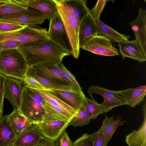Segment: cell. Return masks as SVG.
<instances>
[{"instance_id": "cell-1", "label": "cell", "mask_w": 146, "mask_h": 146, "mask_svg": "<svg viewBox=\"0 0 146 146\" xmlns=\"http://www.w3.org/2000/svg\"><path fill=\"white\" fill-rule=\"evenodd\" d=\"M17 50L24 57L28 68L42 64L58 63L70 54L49 39L38 45L21 46Z\"/></svg>"}, {"instance_id": "cell-2", "label": "cell", "mask_w": 146, "mask_h": 146, "mask_svg": "<svg viewBox=\"0 0 146 146\" xmlns=\"http://www.w3.org/2000/svg\"><path fill=\"white\" fill-rule=\"evenodd\" d=\"M43 99L37 90L25 87L19 109L32 124L42 121L45 113Z\"/></svg>"}, {"instance_id": "cell-3", "label": "cell", "mask_w": 146, "mask_h": 146, "mask_svg": "<svg viewBox=\"0 0 146 146\" xmlns=\"http://www.w3.org/2000/svg\"><path fill=\"white\" fill-rule=\"evenodd\" d=\"M56 4L58 13L68 35L71 48V54L78 58L80 48L78 39L79 24L66 0H53Z\"/></svg>"}, {"instance_id": "cell-4", "label": "cell", "mask_w": 146, "mask_h": 146, "mask_svg": "<svg viewBox=\"0 0 146 146\" xmlns=\"http://www.w3.org/2000/svg\"><path fill=\"white\" fill-rule=\"evenodd\" d=\"M47 32L46 28L37 25H27L21 29L0 33V42L12 40L19 42L22 46H35L49 39Z\"/></svg>"}, {"instance_id": "cell-5", "label": "cell", "mask_w": 146, "mask_h": 146, "mask_svg": "<svg viewBox=\"0 0 146 146\" xmlns=\"http://www.w3.org/2000/svg\"><path fill=\"white\" fill-rule=\"evenodd\" d=\"M28 68L24 57L17 49L0 51V74L22 80Z\"/></svg>"}, {"instance_id": "cell-6", "label": "cell", "mask_w": 146, "mask_h": 146, "mask_svg": "<svg viewBox=\"0 0 146 146\" xmlns=\"http://www.w3.org/2000/svg\"><path fill=\"white\" fill-rule=\"evenodd\" d=\"M70 120L64 119L56 115L45 112L42 121L36 124L44 137L56 141L62 135Z\"/></svg>"}, {"instance_id": "cell-7", "label": "cell", "mask_w": 146, "mask_h": 146, "mask_svg": "<svg viewBox=\"0 0 146 146\" xmlns=\"http://www.w3.org/2000/svg\"><path fill=\"white\" fill-rule=\"evenodd\" d=\"M47 34L49 39L71 54L68 36L58 13L50 21Z\"/></svg>"}, {"instance_id": "cell-8", "label": "cell", "mask_w": 146, "mask_h": 146, "mask_svg": "<svg viewBox=\"0 0 146 146\" xmlns=\"http://www.w3.org/2000/svg\"><path fill=\"white\" fill-rule=\"evenodd\" d=\"M58 63L42 64L29 67L37 74L52 82L74 89L70 82L58 68Z\"/></svg>"}, {"instance_id": "cell-9", "label": "cell", "mask_w": 146, "mask_h": 146, "mask_svg": "<svg viewBox=\"0 0 146 146\" xmlns=\"http://www.w3.org/2000/svg\"><path fill=\"white\" fill-rule=\"evenodd\" d=\"M90 96L95 93L100 94L104 101L100 105L105 113L112 110L115 107L127 105L125 99L120 96L117 91L107 89L97 86H90L87 90Z\"/></svg>"}, {"instance_id": "cell-10", "label": "cell", "mask_w": 146, "mask_h": 146, "mask_svg": "<svg viewBox=\"0 0 146 146\" xmlns=\"http://www.w3.org/2000/svg\"><path fill=\"white\" fill-rule=\"evenodd\" d=\"M24 0H6L0 3V20L22 15L44 16L42 13L29 8Z\"/></svg>"}, {"instance_id": "cell-11", "label": "cell", "mask_w": 146, "mask_h": 146, "mask_svg": "<svg viewBox=\"0 0 146 146\" xmlns=\"http://www.w3.org/2000/svg\"><path fill=\"white\" fill-rule=\"evenodd\" d=\"M81 48L99 55L113 56L119 55L117 49L110 40L102 35L93 37Z\"/></svg>"}, {"instance_id": "cell-12", "label": "cell", "mask_w": 146, "mask_h": 146, "mask_svg": "<svg viewBox=\"0 0 146 146\" xmlns=\"http://www.w3.org/2000/svg\"><path fill=\"white\" fill-rule=\"evenodd\" d=\"M25 86L22 80L6 76L4 97L12 105L14 108L19 109L22 92Z\"/></svg>"}, {"instance_id": "cell-13", "label": "cell", "mask_w": 146, "mask_h": 146, "mask_svg": "<svg viewBox=\"0 0 146 146\" xmlns=\"http://www.w3.org/2000/svg\"><path fill=\"white\" fill-rule=\"evenodd\" d=\"M44 137L36 124H32L16 135L13 145L35 146Z\"/></svg>"}, {"instance_id": "cell-14", "label": "cell", "mask_w": 146, "mask_h": 146, "mask_svg": "<svg viewBox=\"0 0 146 146\" xmlns=\"http://www.w3.org/2000/svg\"><path fill=\"white\" fill-rule=\"evenodd\" d=\"M135 33V41L146 56V11L140 8L137 17L129 23Z\"/></svg>"}, {"instance_id": "cell-15", "label": "cell", "mask_w": 146, "mask_h": 146, "mask_svg": "<svg viewBox=\"0 0 146 146\" xmlns=\"http://www.w3.org/2000/svg\"><path fill=\"white\" fill-rule=\"evenodd\" d=\"M97 35L98 34L96 26L89 12L79 25L78 39L80 48L92 38Z\"/></svg>"}, {"instance_id": "cell-16", "label": "cell", "mask_w": 146, "mask_h": 146, "mask_svg": "<svg viewBox=\"0 0 146 146\" xmlns=\"http://www.w3.org/2000/svg\"><path fill=\"white\" fill-rule=\"evenodd\" d=\"M119 51L123 59L126 57L143 62L146 60L139 45L135 40L119 42Z\"/></svg>"}, {"instance_id": "cell-17", "label": "cell", "mask_w": 146, "mask_h": 146, "mask_svg": "<svg viewBox=\"0 0 146 146\" xmlns=\"http://www.w3.org/2000/svg\"><path fill=\"white\" fill-rule=\"evenodd\" d=\"M50 90L77 111L85 104L86 97L82 90L76 92L57 90Z\"/></svg>"}, {"instance_id": "cell-18", "label": "cell", "mask_w": 146, "mask_h": 146, "mask_svg": "<svg viewBox=\"0 0 146 146\" xmlns=\"http://www.w3.org/2000/svg\"><path fill=\"white\" fill-rule=\"evenodd\" d=\"M29 7L42 13L50 21L58 13L57 5L53 0H24Z\"/></svg>"}, {"instance_id": "cell-19", "label": "cell", "mask_w": 146, "mask_h": 146, "mask_svg": "<svg viewBox=\"0 0 146 146\" xmlns=\"http://www.w3.org/2000/svg\"><path fill=\"white\" fill-rule=\"evenodd\" d=\"M117 93L125 99L127 105L134 108L143 101L146 94V86L121 90L117 91Z\"/></svg>"}, {"instance_id": "cell-20", "label": "cell", "mask_w": 146, "mask_h": 146, "mask_svg": "<svg viewBox=\"0 0 146 146\" xmlns=\"http://www.w3.org/2000/svg\"><path fill=\"white\" fill-rule=\"evenodd\" d=\"M103 124L97 131L102 134L103 136V146H107L108 143L111 140L115 131L118 126L123 125L125 121L121 119L123 117L114 119V115L108 117L105 115Z\"/></svg>"}, {"instance_id": "cell-21", "label": "cell", "mask_w": 146, "mask_h": 146, "mask_svg": "<svg viewBox=\"0 0 146 146\" xmlns=\"http://www.w3.org/2000/svg\"><path fill=\"white\" fill-rule=\"evenodd\" d=\"M91 17L96 26L98 35L103 36L111 41L118 43L129 40V36L120 33L105 24L100 20L96 19L92 16Z\"/></svg>"}, {"instance_id": "cell-22", "label": "cell", "mask_w": 146, "mask_h": 146, "mask_svg": "<svg viewBox=\"0 0 146 146\" xmlns=\"http://www.w3.org/2000/svg\"><path fill=\"white\" fill-rule=\"evenodd\" d=\"M7 117L9 123L16 135L32 124L19 109L14 108L13 112L7 115Z\"/></svg>"}, {"instance_id": "cell-23", "label": "cell", "mask_w": 146, "mask_h": 146, "mask_svg": "<svg viewBox=\"0 0 146 146\" xmlns=\"http://www.w3.org/2000/svg\"><path fill=\"white\" fill-rule=\"evenodd\" d=\"M125 141L129 146H146V111L144 112L142 125L137 130H133L126 137Z\"/></svg>"}, {"instance_id": "cell-24", "label": "cell", "mask_w": 146, "mask_h": 146, "mask_svg": "<svg viewBox=\"0 0 146 146\" xmlns=\"http://www.w3.org/2000/svg\"><path fill=\"white\" fill-rule=\"evenodd\" d=\"M43 99L50 104L60 107L74 116L78 111L50 90H38Z\"/></svg>"}, {"instance_id": "cell-25", "label": "cell", "mask_w": 146, "mask_h": 146, "mask_svg": "<svg viewBox=\"0 0 146 146\" xmlns=\"http://www.w3.org/2000/svg\"><path fill=\"white\" fill-rule=\"evenodd\" d=\"M46 19L44 16L22 15L4 18L0 21L24 25H42Z\"/></svg>"}, {"instance_id": "cell-26", "label": "cell", "mask_w": 146, "mask_h": 146, "mask_svg": "<svg viewBox=\"0 0 146 146\" xmlns=\"http://www.w3.org/2000/svg\"><path fill=\"white\" fill-rule=\"evenodd\" d=\"M16 135L5 115L0 121V146H13Z\"/></svg>"}, {"instance_id": "cell-27", "label": "cell", "mask_w": 146, "mask_h": 146, "mask_svg": "<svg viewBox=\"0 0 146 146\" xmlns=\"http://www.w3.org/2000/svg\"><path fill=\"white\" fill-rule=\"evenodd\" d=\"M25 75L35 79L46 88V90H57L77 92L72 88L58 84L45 79L36 73L30 67L28 68Z\"/></svg>"}, {"instance_id": "cell-28", "label": "cell", "mask_w": 146, "mask_h": 146, "mask_svg": "<svg viewBox=\"0 0 146 146\" xmlns=\"http://www.w3.org/2000/svg\"><path fill=\"white\" fill-rule=\"evenodd\" d=\"M73 15L79 24L89 12L90 10L87 6L86 0H66Z\"/></svg>"}, {"instance_id": "cell-29", "label": "cell", "mask_w": 146, "mask_h": 146, "mask_svg": "<svg viewBox=\"0 0 146 146\" xmlns=\"http://www.w3.org/2000/svg\"><path fill=\"white\" fill-rule=\"evenodd\" d=\"M90 119L84 105L78 110L76 115L70 120L68 125H72L74 127H82L90 123Z\"/></svg>"}, {"instance_id": "cell-30", "label": "cell", "mask_w": 146, "mask_h": 146, "mask_svg": "<svg viewBox=\"0 0 146 146\" xmlns=\"http://www.w3.org/2000/svg\"><path fill=\"white\" fill-rule=\"evenodd\" d=\"M92 100L86 97L85 107L86 111L90 115V119H95L97 116L103 114L104 112L100 104H98L94 100L93 96H91Z\"/></svg>"}, {"instance_id": "cell-31", "label": "cell", "mask_w": 146, "mask_h": 146, "mask_svg": "<svg viewBox=\"0 0 146 146\" xmlns=\"http://www.w3.org/2000/svg\"><path fill=\"white\" fill-rule=\"evenodd\" d=\"M57 66L63 74L71 83L76 91L78 92L82 90V88L80 87L75 77L65 67L62 62L58 63Z\"/></svg>"}, {"instance_id": "cell-32", "label": "cell", "mask_w": 146, "mask_h": 146, "mask_svg": "<svg viewBox=\"0 0 146 146\" xmlns=\"http://www.w3.org/2000/svg\"><path fill=\"white\" fill-rule=\"evenodd\" d=\"M109 0H98L94 7L91 10L89 13L92 16L97 20H100L101 14L106 4Z\"/></svg>"}, {"instance_id": "cell-33", "label": "cell", "mask_w": 146, "mask_h": 146, "mask_svg": "<svg viewBox=\"0 0 146 146\" xmlns=\"http://www.w3.org/2000/svg\"><path fill=\"white\" fill-rule=\"evenodd\" d=\"M27 26L0 21V33L8 32L21 29Z\"/></svg>"}, {"instance_id": "cell-34", "label": "cell", "mask_w": 146, "mask_h": 146, "mask_svg": "<svg viewBox=\"0 0 146 146\" xmlns=\"http://www.w3.org/2000/svg\"><path fill=\"white\" fill-rule=\"evenodd\" d=\"M22 80L26 87L37 90H46L38 82L32 77L25 75Z\"/></svg>"}, {"instance_id": "cell-35", "label": "cell", "mask_w": 146, "mask_h": 146, "mask_svg": "<svg viewBox=\"0 0 146 146\" xmlns=\"http://www.w3.org/2000/svg\"><path fill=\"white\" fill-rule=\"evenodd\" d=\"M73 146H94L93 138L91 135L85 133L73 143Z\"/></svg>"}, {"instance_id": "cell-36", "label": "cell", "mask_w": 146, "mask_h": 146, "mask_svg": "<svg viewBox=\"0 0 146 146\" xmlns=\"http://www.w3.org/2000/svg\"><path fill=\"white\" fill-rule=\"evenodd\" d=\"M19 42L12 40H8L0 42V51L10 50L17 49L21 46Z\"/></svg>"}, {"instance_id": "cell-37", "label": "cell", "mask_w": 146, "mask_h": 146, "mask_svg": "<svg viewBox=\"0 0 146 146\" xmlns=\"http://www.w3.org/2000/svg\"><path fill=\"white\" fill-rule=\"evenodd\" d=\"M5 78L6 76L0 73V111L3 114Z\"/></svg>"}, {"instance_id": "cell-38", "label": "cell", "mask_w": 146, "mask_h": 146, "mask_svg": "<svg viewBox=\"0 0 146 146\" xmlns=\"http://www.w3.org/2000/svg\"><path fill=\"white\" fill-rule=\"evenodd\" d=\"M60 137L59 146H73V142L65 131Z\"/></svg>"}, {"instance_id": "cell-39", "label": "cell", "mask_w": 146, "mask_h": 146, "mask_svg": "<svg viewBox=\"0 0 146 146\" xmlns=\"http://www.w3.org/2000/svg\"><path fill=\"white\" fill-rule=\"evenodd\" d=\"M94 142V146H103V136L102 134L97 132L91 134Z\"/></svg>"}, {"instance_id": "cell-40", "label": "cell", "mask_w": 146, "mask_h": 146, "mask_svg": "<svg viewBox=\"0 0 146 146\" xmlns=\"http://www.w3.org/2000/svg\"><path fill=\"white\" fill-rule=\"evenodd\" d=\"M35 146H56V144L54 141L44 137Z\"/></svg>"}, {"instance_id": "cell-41", "label": "cell", "mask_w": 146, "mask_h": 146, "mask_svg": "<svg viewBox=\"0 0 146 146\" xmlns=\"http://www.w3.org/2000/svg\"><path fill=\"white\" fill-rule=\"evenodd\" d=\"M3 114L1 113L0 111V121L1 120L3 117Z\"/></svg>"}, {"instance_id": "cell-42", "label": "cell", "mask_w": 146, "mask_h": 146, "mask_svg": "<svg viewBox=\"0 0 146 146\" xmlns=\"http://www.w3.org/2000/svg\"><path fill=\"white\" fill-rule=\"evenodd\" d=\"M6 0H0V3H3Z\"/></svg>"}, {"instance_id": "cell-43", "label": "cell", "mask_w": 146, "mask_h": 146, "mask_svg": "<svg viewBox=\"0 0 146 146\" xmlns=\"http://www.w3.org/2000/svg\"><path fill=\"white\" fill-rule=\"evenodd\" d=\"M13 146H18L14 145H13Z\"/></svg>"}]
</instances>
